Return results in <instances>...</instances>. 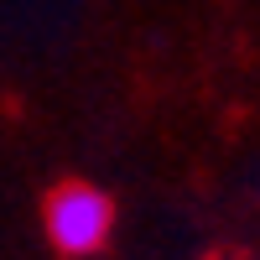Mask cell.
Segmentation results:
<instances>
[{
	"mask_svg": "<svg viewBox=\"0 0 260 260\" xmlns=\"http://www.w3.org/2000/svg\"><path fill=\"white\" fill-rule=\"evenodd\" d=\"M42 219H47V240L62 255H94V250H104V240L115 229V203L94 182H62V187H52Z\"/></svg>",
	"mask_w": 260,
	"mask_h": 260,
	"instance_id": "6da1fadb",
	"label": "cell"
}]
</instances>
